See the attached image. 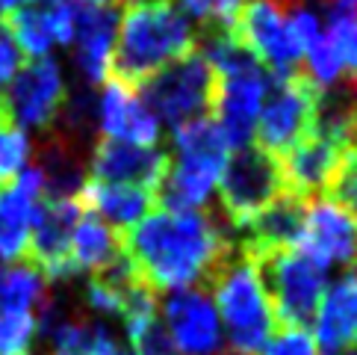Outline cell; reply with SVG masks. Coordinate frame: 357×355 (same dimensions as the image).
I'll use <instances>...</instances> for the list:
<instances>
[{
  "label": "cell",
  "instance_id": "cell-1",
  "mask_svg": "<svg viewBox=\"0 0 357 355\" xmlns=\"http://www.w3.org/2000/svg\"><path fill=\"white\" fill-rule=\"evenodd\" d=\"M133 275L151 290H183L210 275L231 255V243L204 210L154 208L121 234Z\"/></svg>",
  "mask_w": 357,
  "mask_h": 355
},
{
  "label": "cell",
  "instance_id": "cell-2",
  "mask_svg": "<svg viewBox=\"0 0 357 355\" xmlns=\"http://www.w3.org/2000/svg\"><path fill=\"white\" fill-rule=\"evenodd\" d=\"M195 50L192 24L174 0H124L109 78L139 89L151 74Z\"/></svg>",
  "mask_w": 357,
  "mask_h": 355
},
{
  "label": "cell",
  "instance_id": "cell-3",
  "mask_svg": "<svg viewBox=\"0 0 357 355\" xmlns=\"http://www.w3.org/2000/svg\"><path fill=\"white\" fill-rule=\"evenodd\" d=\"M213 305L219 311L222 328L234 355H260L275 335V314L266 294L257 261L245 252L227 255L225 263L210 275Z\"/></svg>",
  "mask_w": 357,
  "mask_h": 355
},
{
  "label": "cell",
  "instance_id": "cell-4",
  "mask_svg": "<svg viewBox=\"0 0 357 355\" xmlns=\"http://www.w3.org/2000/svg\"><path fill=\"white\" fill-rule=\"evenodd\" d=\"M174 154L157 187V201L172 210H198L219 187L231 145L210 116L186 122L172 131Z\"/></svg>",
  "mask_w": 357,
  "mask_h": 355
},
{
  "label": "cell",
  "instance_id": "cell-5",
  "mask_svg": "<svg viewBox=\"0 0 357 355\" xmlns=\"http://www.w3.org/2000/svg\"><path fill=\"white\" fill-rule=\"evenodd\" d=\"M322 101V86H316L304 71L280 74V78L269 74V92L254 124V145L280 160L313 131Z\"/></svg>",
  "mask_w": 357,
  "mask_h": 355
},
{
  "label": "cell",
  "instance_id": "cell-6",
  "mask_svg": "<svg viewBox=\"0 0 357 355\" xmlns=\"http://www.w3.org/2000/svg\"><path fill=\"white\" fill-rule=\"evenodd\" d=\"M349 145V107H331L328 101H322L313 131L280 157L284 189L301 201L322 198L331 175Z\"/></svg>",
  "mask_w": 357,
  "mask_h": 355
},
{
  "label": "cell",
  "instance_id": "cell-7",
  "mask_svg": "<svg viewBox=\"0 0 357 355\" xmlns=\"http://www.w3.org/2000/svg\"><path fill=\"white\" fill-rule=\"evenodd\" d=\"M213 89H215V74L210 62L198 50H192L189 57L151 74L136 92L142 95L157 122H165L174 131L186 122L210 116Z\"/></svg>",
  "mask_w": 357,
  "mask_h": 355
},
{
  "label": "cell",
  "instance_id": "cell-8",
  "mask_svg": "<svg viewBox=\"0 0 357 355\" xmlns=\"http://www.w3.org/2000/svg\"><path fill=\"white\" fill-rule=\"evenodd\" d=\"M257 270L272 302L275 323L307 326L328 287L325 266H319L298 249H280L257 258Z\"/></svg>",
  "mask_w": 357,
  "mask_h": 355
},
{
  "label": "cell",
  "instance_id": "cell-9",
  "mask_svg": "<svg viewBox=\"0 0 357 355\" xmlns=\"http://www.w3.org/2000/svg\"><path fill=\"white\" fill-rule=\"evenodd\" d=\"M219 201L234 228H242L251 217L284 193V175L280 160L260 151L257 145H245L231 151L219 178Z\"/></svg>",
  "mask_w": 357,
  "mask_h": 355
},
{
  "label": "cell",
  "instance_id": "cell-10",
  "mask_svg": "<svg viewBox=\"0 0 357 355\" xmlns=\"http://www.w3.org/2000/svg\"><path fill=\"white\" fill-rule=\"evenodd\" d=\"M231 36L275 78L298 71L296 66L301 62V48L289 27V0L242 3Z\"/></svg>",
  "mask_w": 357,
  "mask_h": 355
},
{
  "label": "cell",
  "instance_id": "cell-11",
  "mask_svg": "<svg viewBox=\"0 0 357 355\" xmlns=\"http://www.w3.org/2000/svg\"><path fill=\"white\" fill-rule=\"evenodd\" d=\"M160 320L172 355H219L225 344L219 311L201 287L172 290L162 302Z\"/></svg>",
  "mask_w": 357,
  "mask_h": 355
},
{
  "label": "cell",
  "instance_id": "cell-12",
  "mask_svg": "<svg viewBox=\"0 0 357 355\" xmlns=\"http://www.w3.org/2000/svg\"><path fill=\"white\" fill-rule=\"evenodd\" d=\"M3 104L9 119L18 128H47L59 116L66 104V83L62 71L50 57L30 59L18 74L9 80V89L3 92Z\"/></svg>",
  "mask_w": 357,
  "mask_h": 355
},
{
  "label": "cell",
  "instance_id": "cell-13",
  "mask_svg": "<svg viewBox=\"0 0 357 355\" xmlns=\"http://www.w3.org/2000/svg\"><path fill=\"white\" fill-rule=\"evenodd\" d=\"M83 217L77 198H45L30 228V263L45 275V282H62L77 275L71 263V234Z\"/></svg>",
  "mask_w": 357,
  "mask_h": 355
},
{
  "label": "cell",
  "instance_id": "cell-14",
  "mask_svg": "<svg viewBox=\"0 0 357 355\" xmlns=\"http://www.w3.org/2000/svg\"><path fill=\"white\" fill-rule=\"evenodd\" d=\"M296 249L325 270L357 263V217L331 198L307 201Z\"/></svg>",
  "mask_w": 357,
  "mask_h": 355
},
{
  "label": "cell",
  "instance_id": "cell-15",
  "mask_svg": "<svg viewBox=\"0 0 357 355\" xmlns=\"http://www.w3.org/2000/svg\"><path fill=\"white\" fill-rule=\"evenodd\" d=\"M45 201V178L30 166L0 187V263H15L30 249V228Z\"/></svg>",
  "mask_w": 357,
  "mask_h": 355
},
{
  "label": "cell",
  "instance_id": "cell-16",
  "mask_svg": "<svg viewBox=\"0 0 357 355\" xmlns=\"http://www.w3.org/2000/svg\"><path fill=\"white\" fill-rule=\"evenodd\" d=\"M6 27L24 57H47L50 48L71 45L77 30V3L47 0L42 6H18L6 12Z\"/></svg>",
  "mask_w": 357,
  "mask_h": 355
},
{
  "label": "cell",
  "instance_id": "cell-17",
  "mask_svg": "<svg viewBox=\"0 0 357 355\" xmlns=\"http://www.w3.org/2000/svg\"><path fill=\"white\" fill-rule=\"evenodd\" d=\"M98 122L104 139H116V143L154 148L160 139V122L148 110L142 95L116 78L104 80V92L98 101Z\"/></svg>",
  "mask_w": 357,
  "mask_h": 355
},
{
  "label": "cell",
  "instance_id": "cell-18",
  "mask_svg": "<svg viewBox=\"0 0 357 355\" xmlns=\"http://www.w3.org/2000/svg\"><path fill=\"white\" fill-rule=\"evenodd\" d=\"M319 355H349L357 349V270L342 273L325 287L313 314Z\"/></svg>",
  "mask_w": 357,
  "mask_h": 355
},
{
  "label": "cell",
  "instance_id": "cell-19",
  "mask_svg": "<svg viewBox=\"0 0 357 355\" xmlns=\"http://www.w3.org/2000/svg\"><path fill=\"white\" fill-rule=\"evenodd\" d=\"M165 166H169V154H162V151L116 143V139H98L92 151V181L145 187L154 189V196L165 175Z\"/></svg>",
  "mask_w": 357,
  "mask_h": 355
},
{
  "label": "cell",
  "instance_id": "cell-20",
  "mask_svg": "<svg viewBox=\"0 0 357 355\" xmlns=\"http://www.w3.org/2000/svg\"><path fill=\"white\" fill-rule=\"evenodd\" d=\"M304 208H307V201H301L284 189L257 217H251L242 228H236L242 237L239 252H245L248 258L257 261V258L272 255V252H280V249H296L298 237H301Z\"/></svg>",
  "mask_w": 357,
  "mask_h": 355
},
{
  "label": "cell",
  "instance_id": "cell-21",
  "mask_svg": "<svg viewBox=\"0 0 357 355\" xmlns=\"http://www.w3.org/2000/svg\"><path fill=\"white\" fill-rule=\"evenodd\" d=\"M119 9L116 6H77L74 30V62L89 83H104L112 66Z\"/></svg>",
  "mask_w": 357,
  "mask_h": 355
},
{
  "label": "cell",
  "instance_id": "cell-22",
  "mask_svg": "<svg viewBox=\"0 0 357 355\" xmlns=\"http://www.w3.org/2000/svg\"><path fill=\"white\" fill-rule=\"evenodd\" d=\"M77 201L86 213H95L98 219L116 228H130L154 210V189L133 187V184H107V181H83Z\"/></svg>",
  "mask_w": 357,
  "mask_h": 355
},
{
  "label": "cell",
  "instance_id": "cell-23",
  "mask_svg": "<svg viewBox=\"0 0 357 355\" xmlns=\"http://www.w3.org/2000/svg\"><path fill=\"white\" fill-rule=\"evenodd\" d=\"M124 255L121 234L112 231V225L98 219L95 213H86L74 225L71 234V263L74 273H104Z\"/></svg>",
  "mask_w": 357,
  "mask_h": 355
},
{
  "label": "cell",
  "instance_id": "cell-24",
  "mask_svg": "<svg viewBox=\"0 0 357 355\" xmlns=\"http://www.w3.org/2000/svg\"><path fill=\"white\" fill-rule=\"evenodd\" d=\"M54 355H124L107 326L86 320H59L47 332Z\"/></svg>",
  "mask_w": 357,
  "mask_h": 355
},
{
  "label": "cell",
  "instance_id": "cell-25",
  "mask_svg": "<svg viewBox=\"0 0 357 355\" xmlns=\"http://www.w3.org/2000/svg\"><path fill=\"white\" fill-rule=\"evenodd\" d=\"M47 302V282L33 263L0 266V311H36Z\"/></svg>",
  "mask_w": 357,
  "mask_h": 355
},
{
  "label": "cell",
  "instance_id": "cell-26",
  "mask_svg": "<svg viewBox=\"0 0 357 355\" xmlns=\"http://www.w3.org/2000/svg\"><path fill=\"white\" fill-rule=\"evenodd\" d=\"M30 160V139L9 119L3 92H0V187H6Z\"/></svg>",
  "mask_w": 357,
  "mask_h": 355
},
{
  "label": "cell",
  "instance_id": "cell-27",
  "mask_svg": "<svg viewBox=\"0 0 357 355\" xmlns=\"http://www.w3.org/2000/svg\"><path fill=\"white\" fill-rule=\"evenodd\" d=\"M174 3L183 15L195 18L198 24H204V27H210V30L215 27V30L231 33L245 0H174Z\"/></svg>",
  "mask_w": 357,
  "mask_h": 355
},
{
  "label": "cell",
  "instance_id": "cell-28",
  "mask_svg": "<svg viewBox=\"0 0 357 355\" xmlns=\"http://www.w3.org/2000/svg\"><path fill=\"white\" fill-rule=\"evenodd\" d=\"M36 328L33 311H0V355H27Z\"/></svg>",
  "mask_w": 357,
  "mask_h": 355
},
{
  "label": "cell",
  "instance_id": "cell-29",
  "mask_svg": "<svg viewBox=\"0 0 357 355\" xmlns=\"http://www.w3.org/2000/svg\"><path fill=\"white\" fill-rule=\"evenodd\" d=\"M325 193L334 205L346 208L349 213L357 217V148L354 145H349L346 151H342V157L337 163L334 175H331Z\"/></svg>",
  "mask_w": 357,
  "mask_h": 355
},
{
  "label": "cell",
  "instance_id": "cell-30",
  "mask_svg": "<svg viewBox=\"0 0 357 355\" xmlns=\"http://www.w3.org/2000/svg\"><path fill=\"white\" fill-rule=\"evenodd\" d=\"M304 62H307V78L316 86H334L342 78V59L337 54L334 42L328 39V33H322L319 42H313L304 50Z\"/></svg>",
  "mask_w": 357,
  "mask_h": 355
},
{
  "label": "cell",
  "instance_id": "cell-31",
  "mask_svg": "<svg viewBox=\"0 0 357 355\" xmlns=\"http://www.w3.org/2000/svg\"><path fill=\"white\" fill-rule=\"evenodd\" d=\"M260 355H319V347L307 326H280Z\"/></svg>",
  "mask_w": 357,
  "mask_h": 355
},
{
  "label": "cell",
  "instance_id": "cell-32",
  "mask_svg": "<svg viewBox=\"0 0 357 355\" xmlns=\"http://www.w3.org/2000/svg\"><path fill=\"white\" fill-rule=\"evenodd\" d=\"M328 39L334 42L337 54L342 59V71L351 74V83H357V21L351 24H337V27H328Z\"/></svg>",
  "mask_w": 357,
  "mask_h": 355
},
{
  "label": "cell",
  "instance_id": "cell-33",
  "mask_svg": "<svg viewBox=\"0 0 357 355\" xmlns=\"http://www.w3.org/2000/svg\"><path fill=\"white\" fill-rule=\"evenodd\" d=\"M21 59H24L21 48L15 45V39H12L3 15H0V92H3V89L9 86V80L18 74Z\"/></svg>",
  "mask_w": 357,
  "mask_h": 355
},
{
  "label": "cell",
  "instance_id": "cell-34",
  "mask_svg": "<svg viewBox=\"0 0 357 355\" xmlns=\"http://www.w3.org/2000/svg\"><path fill=\"white\" fill-rule=\"evenodd\" d=\"M68 3H77V6H116L119 0H68Z\"/></svg>",
  "mask_w": 357,
  "mask_h": 355
},
{
  "label": "cell",
  "instance_id": "cell-35",
  "mask_svg": "<svg viewBox=\"0 0 357 355\" xmlns=\"http://www.w3.org/2000/svg\"><path fill=\"white\" fill-rule=\"evenodd\" d=\"M136 355H172V352H136Z\"/></svg>",
  "mask_w": 357,
  "mask_h": 355
},
{
  "label": "cell",
  "instance_id": "cell-36",
  "mask_svg": "<svg viewBox=\"0 0 357 355\" xmlns=\"http://www.w3.org/2000/svg\"><path fill=\"white\" fill-rule=\"evenodd\" d=\"M27 3H39V0H27Z\"/></svg>",
  "mask_w": 357,
  "mask_h": 355
},
{
  "label": "cell",
  "instance_id": "cell-37",
  "mask_svg": "<svg viewBox=\"0 0 357 355\" xmlns=\"http://www.w3.org/2000/svg\"><path fill=\"white\" fill-rule=\"evenodd\" d=\"M349 355H357V349H354V352H349Z\"/></svg>",
  "mask_w": 357,
  "mask_h": 355
}]
</instances>
